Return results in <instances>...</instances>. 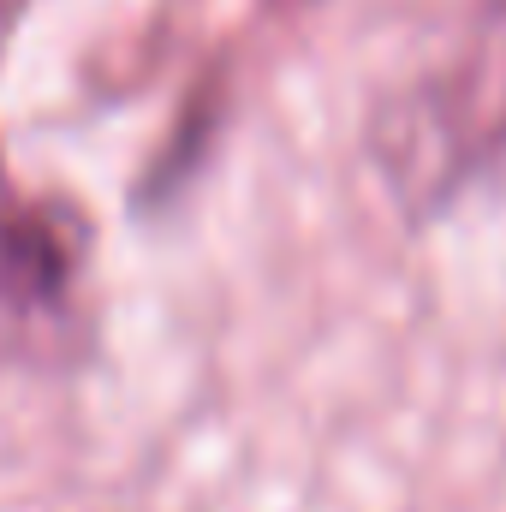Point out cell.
I'll use <instances>...</instances> for the list:
<instances>
[{
  "label": "cell",
  "instance_id": "7a4b0ae2",
  "mask_svg": "<svg viewBox=\"0 0 506 512\" xmlns=\"http://www.w3.org/2000/svg\"><path fill=\"white\" fill-rule=\"evenodd\" d=\"M78 262L48 209L0 173V358H48L72 340Z\"/></svg>",
  "mask_w": 506,
  "mask_h": 512
},
{
  "label": "cell",
  "instance_id": "6da1fadb",
  "mask_svg": "<svg viewBox=\"0 0 506 512\" xmlns=\"http://www.w3.org/2000/svg\"><path fill=\"white\" fill-rule=\"evenodd\" d=\"M399 155L435 191L506 167V0L477 12L399 114Z\"/></svg>",
  "mask_w": 506,
  "mask_h": 512
}]
</instances>
